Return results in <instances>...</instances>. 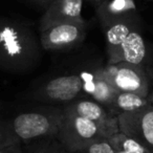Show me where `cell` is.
<instances>
[{"label":"cell","mask_w":153,"mask_h":153,"mask_svg":"<svg viewBox=\"0 0 153 153\" xmlns=\"http://www.w3.org/2000/svg\"><path fill=\"white\" fill-rule=\"evenodd\" d=\"M65 114L79 115L98 124L106 137L120 131L117 115L92 99L81 98L62 106Z\"/></svg>","instance_id":"7"},{"label":"cell","mask_w":153,"mask_h":153,"mask_svg":"<svg viewBox=\"0 0 153 153\" xmlns=\"http://www.w3.org/2000/svg\"><path fill=\"white\" fill-rule=\"evenodd\" d=\"M83 0H53L46 7L39 23L40 32L62 22L81 21Z\"/></svg>","instance_id":"9"},{"label":"cell","mask_w":153,"mask_h":153,"mask_svg":"<svg viewBox=\"0 0 153 153\" xmlns=\"http://www.w3.org/2000/svg\"><path fill=\"white\" fill-rule=\"evenodd\" d=\"M85 97L83 80L79 74L56 76L35 91L33 98L42 103L64 106Z\"/></svg>","instance_id":"4"},{"label":"cell","mask_w":153,"mask_h":153,"mask_svg":"<svg viewBox=\"0 0 153 153\" xmlns=\"http://www.w3.org/2000/svg\"><path fill=\"white\" fill-rule=\"evenodd\" d=\"M105 40H106L107 57L110 58L125 41L128 35L137 27L136 15L120 19L108 25L104 26Z\"/></svg>","instance_id":"12"},{"label":"cell","mask_w":153,"mask_h":153,"mask_svg":"<svg viewBox=\"0 0 153 153\" xmlns=\"http://www.w3.org/2000/svg\"><path fill=\"white\" fill-rule=\"evenodd\" d=\"M150 104L148 97L140 96L134 92L119 91L114 101L109 107L108 110L113 114L119 115L124 112H132V111L140 110Z\"/></svg>","instance_id":"13"},{"label":"cell","mask_w":153,"mask_h":153,"mask_svg":"<svg viewBox=\"0 0 153 153\" xmlns=\"http://www.w3.org/2000/svg\"><path fill=\"white\" fill-rule=\"evenodd\" d=\"M33 1H34V2L39 3V4H43V5H45V7H46L47 0H33Z\"/></svg>","instance_id":"20"},{"label":"cell","mask_w":153,"mask_h":153,"mask_svg":"<svg viewBox=\"0 0 153 153\" xmlns=\"http://www.w3.org/2000/svg\"><path fill=\"white\" fill-rule=\"evenodd\" d=\"M78 153H115V149L109 143L107 137H103L90 143Z\"/></svg>","instance_id":"17"},{"label":"cell","mask_w":153,"mask_h":153,"mask_svg":"<svg viewBox=\"0 0 153 153\" xmlns=\"http://www.w3.org/2000/svg\"><path fill=\"white\" fill-rule=\"evenodd\" d=\"M53 0H47V2H46V7H47V5H48L51 2H53Z\"/></svg>","instance_id":"25"},{"label":"cell","mask_w":153,"mask_h":153,"mask_svg":"<svg viewBox=\"0 0 153 153\" xmlns=\"http://www.w3.org/2000/svg\"><path fill=\"white\" fill-rule=\"evenodd\" d=\"M62 106L25 111L17 114L11 122V127L23 145L38 140L57 137L63 121Z\"/></svg>","instance_id":"2"},{"label":"cell","mask_w":153,"mask_h":153,"mask_svg":"<svg viewBox=\"0 0 153 153\" xmlns=\"http://www.w3.org/2000/svg\"><path fill=\"white\" fill-rule=\"evenodd\" d=\"M0 153H25L23 149V144L21 142L13 145L4 146L0 148Z\"/></svg>","instance_id":"19"},{"label":"cell","mask_w":153,"mask_h":153,"mask_svg":"<svg viewBox=\"0 0 153 153\" xmlns=\"http://www.w3.org/2000/svg\"><path fill=\"white\" fill-rule=\"evenodd\" d=\"M19 142H21V140L17 137L15 132L13 131L10 122L9 123H7V122L0 123V148Z\"/></svg>","instance_id":"18"},{"label":"cell","mask_w":153,"mask_h":153,"mask_svg":"<svg viewBox=\"0 0 153 153\" xmlns=\"http://www.w3.org/2000/svg\"><path fill=\"white\" fill-rule=\"evenodd\" d=\"M89 1H91V2H94L97 3V4H100L101 2H103L104 0H89Z\"/></svg>","instance_id":"22"},{"label":"cell","mask_w":153,"mask_h":153,"mask_svg":"<svg viewBox=\"0 0 153 153\" xmlns=\"http://www.w3.org/2000/svg\"><path fill=\"white\" fill-rule=\"evenodd\" d=\"M26 146L27 153H72L56 137L30 143Z\"/></svg>","instance_id":"16"},{"label":"cell","mask_w":153,"mask_h":153,"mask_svg":"<svg viewBox=\"0 0 153 153\" xmlns=\"http://www.w3.org/2000/svg\"><path fill=\"white\" fill-rule=\"evenodd\" d=\"M148 100H149V102H150L151 104L153 105V91L152 92H149V94H148Z\"/></svg>","instance_id":"21"},{"label":"cell","mask_w":153,"mask_h":153,"mask_svg":"<svg viewBox=\"0 0 153 153\" xmlns=\"http://www.w3.org/2000/svg\"><path fill=\"white\" fill-rule=\"evenodd\" d=\"M135 14L134 0H104L97 7V16L102 27L120 19L135 16Z\"/></svg>","instance_id":"11"},{"label":"cell","mask_w":153,"mask_h":153,"mask_svg":"<svg viewBox=\"0 0 153 153\" xmlns=\"http://www.w3.org/2000/svg\"><path fill=\"white\" fill-rule=\"evenodd\" d=\"M103 74L117 91L134 92L140 96L149 94V74L144 66L120 62L102 66Z\"/></svg>","instance_id":"5"},{"label":"cell","mask_w":153,"mask_h":153,"mask_svg":"<svg viewBox=\"0 0 153 153\" xmlns=\"http://www.w3.org/2000/svg\"><path fill=\"white\" fill-rule=\"evenodd\" d=\"M106 137L94 122L79 115L65 114L57 134V140L70 152L78 153L99 138Z\"/></svg>","instance_id":"3"},{"label":"cell","mask_w":153,"mask_h":153,"mask_svg":"<svg viewBox=\"0 0 153 153\" xmlns=\"http://www.w3.org/2000/svg\"><path fill=\"white\" fill-rule=\"evenodd\" d=\"M107 140L117 150H122L128 153H153V149L148 148L138 140L126 135L121 131L108 136Z\"/></svg>","instance_id":"15"},{"label":"cell","mask_w":153,"mask_h":153,"mask_svg":"<svg viewBox=\"0 0 153 153\" xmlns=\"http://www.w3.org/2000/svg\"><path fill=\"white\" fill-rule=\"evenodd\" d=\"M40 38L21 20L0 16V69L13 74L33 70L41 60Z\"/></svg>","instance_id":"1"},{"label":"cell","mask_w":153,"mask_h":153,"mask_svg":"<svg viewBox=\"0 0 153 153\" xmlns=\"http://www.w3.org/2000/svg\"><path fill=\"white\" fill-rule=\"evenodd\" d=\"M115 153H128V152H125V151H122V150H117V149H115Z\"/></svg>","instance_id":"23"},{"label":"cell","mask_w":153,"mask_h":153,"mask_svg":"<svg viewBox=\"0 0 153 153\" xmlns=\"http://www.w3.org/2000/svg\"><path fill=\"white\" fill-rule=\"evenodd\" d=\"M85 20L62 22L40 32V43L45 51H65L78 47L85 40Z\"/></svg>","instance_id":"6"},{"label":"cell","mask_w":153,"mask_h":153,"mask_svg":"<svg viewBox=\"0 0 153 153\" xmlns=\"http://www.w3.org/2000/svg\"><path fill=\"white\" fill-rule=\"evenodd\" d=\"M148 74H149L150 76H152V78H153V70H150V71L148 72Z\"/></svg>","instance_id":"24"},{"label":"cell","mask_w":153,"mask_h":153,"mask_svg":"<svg viewBox=\"0 0 153 153\" xmlns=\"http://www.w3.org/2000/svg\"><path fill=\"white\" fill-rule=\"evenodd\" d=\"M146 58V42L138 28H135L128 35L120 48L110 58H108V63L115 64L120 62H127V63L144 66Z\"/></svg>","instance_id":"10"},{"label":"cell","mask_w":153,"mask_h":153,"mask_svg":"<svg viewBox=\"0 0 153 153\" xmlns=\"http://www.w3.org/2000/svg\"><path fill=\"white\" fill-rule=\"evenodd\" d=\"M117 92L119 91L115 89L114 86L103 74L102 67H98L94 87L92 89L91 94H90L89 99H92L94 101L100 103L101 105L109 109V107L111 106V104L114 101V98L117 97Z\"/></svg>","instance_id":"14"},{"label":"cell","mask_w":153,"mask_h":153,"mask_svg":"<svg viewBox=\"0 0 153 153\" xmlns=\"http://www.w3.org/2000/svg\"><path fill=\"white\" fill-rule=\"evenodd\" d=\"M120 131L153 149V105L117 115Z\"/></svg>","instance_id":"8"}]
</instances>
